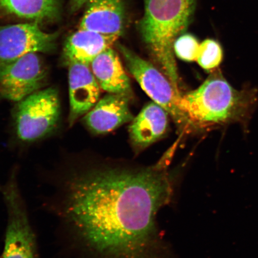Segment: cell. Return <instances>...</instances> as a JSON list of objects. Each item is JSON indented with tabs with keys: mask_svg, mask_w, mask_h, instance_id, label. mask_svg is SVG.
Returning <instances> with one entry per match:
<instances>
[{
	"mask_svg": "<svg viewBox=\"0 0 258 258\" xmlns=\"http://www.w3.org/2000/svg\"><path fill=\"white\" fill-rule=\"evenodd\" d=\"M88 1L89 0H72L71 10L73 12L79 11Z\"/></svg>",
	"mask_w": 258,
	"mask_h": 258,
	"instance_id": "cell-18",
	"label": "cell"
},
{
	"mask_svg": "<svg viewBox=\"0 0 258 258\" xmlns=\"http://www.w3.org/2000/svg\"><path fill=\"white\" fill-rule=\"evenodd\" d=\"M46 79V69L37 53L25 54L0 66V99L20 102L39 90Z\"/></svg>",
	"mask_w": 258,
	"mask_h": 258,
	"instance_id": "cell-7",
	"label": "cell"
},
{
	"mask_svg": "<svg viewBox=\"0 0 258 258\" xmlns=\"http://www.w3.org/2000/svg\"><path fill=\"white\" fill-rule=\"evenodd\" d=\"M62 0H0V11L32 22H52L59 18Z\"/></svg>",
	"mask_w": 258,
	"mask_h": 258,
	"instance_id": "cell-15",
	"label": "cell"
},
{
	"mask_svg": "<svg viewBox=\"0 0 258 258\" xmlns=\"http://www.w3.org/2000/svg\"><path fill=\"white\" fill-rule=\"evenodd\" d=\"M79 29L120 37L124 33L125 11L123 0H89Z\"/></svg>",
	"mask_w": 258,
	"mask_h": 258,
	"instance_id": "cell-10",
	"label": "cell"
},
{
	"mask_svg": "<svg viewBox=\"0 0 258 258\" xmlns=\"http://www.w3.org/2000/svg\"><path fill=\"white\" fill-rule=\"evenodd\" d=\"M0 258H2V257H0Z\"/></svg>",
	"mask_w": 258,
	"mask_h": 258,
	"instance_id": "cell-19",
	"label": "cell"
},
{
	"mask_svg": "<svg viewBox=\"0 0 258 258\" xmlns=\"http://www.w3.org/2000/svg\"><path fill=\"white\" fill-rule=\"evenodd\" d=\"M69 67V122L72 125L98 102L100 86L89 64L74 62Z\"/></svg>",
	"mask_w": 258,
	"mask_h": 258,
	"instance_id": "cell-9",
	"label": "cell"
},
{
	"mask_svg": "<svg viewBox=\"0 0 258 258\" xmlns=\"http://www.w3.org/2000/svg\"><path fill=\"white\" fill-rule=\"evenodd\" d=\"M257 92L249 86L233 88L217 71L198 89L182 96L180 108L200 126L239 123L246 130L257 104Z\"/></svg>",
	"mask_w": 258,
	"mask_h": 258,
	"instance_id": "cell-2",
	"label": "cell"
},
{
	"mask_svg": "<svg viewBox=\"0 0 258 258\" xmlns=\"http://www.w3.org/2000/svg\"><path fill=\"white\" fill-rule=\"evenodd\" d=\"M90 67L102 90L112 94L131 96L130 80L117 53L111 47L95 57Z\"/></svg>",
	"mask_w": 258,
	"mask_h": 258,
	"instance_id": "cell-13",
	"label": "cell"
},
{
	"mask_svg": "<svg viewBox=\"0 0 258 258\" xmlns=\"http://www.w3.org/2000/svg\"><path fill=\"white\" fill-rule=\"evenodd\" d=\"M56 89L39 90L19 102L15 112L16 135L22 141L40 140L55 127L60 115Z\"/></svg>",
	"mask_w": 258,
	"mask_h": 258,
	"instance_id": "cell-5",
	"label": "cell"
},
{
	"mask_svg": "<svg viewBox=\"0 0 258 258\" xmlns=\"http://www.w3.org/2000/svg\"><path fill=\"white\" fill-rule=\"evenodd\" d=\"M168 112L152 102L143 109L129 128L130 136L135 146L143 148L159 140L167 131Z\"/></svg>",
	"mask_w": 258,
	"mask_h": 258,
	"instance_id": "cell-14",
	"label": "cell"
},
{
	"mask_svg": "<svg viewBox=\"0 0 258 258\" xmlns=\"http://www.w3.org/2000/svg\"><path fill=\"white\" fill-rule=\"evenodd\" d=\"M128 100V96L109 93L87 113L86 124L95 133L102 134L114 131L134 120L129 109Z\"/></svg>",
	"mask_w": 258,
	"mask_h": 258,
	"instance_id": "cell-11",
	"label": "cell"
},
{
	"mask_svg": "<svg viewBox=\"0 0 258 258\" xmlns=\"http://www.w3.org/2000/svg\"><path fill=\"white\" fill-rule=\"evenodd\" d=\"M129 71L142 89L154 102L168 112L177 123L188 120L180 108L182 96L172 83L156 67L123 45L118 44Z\"/></svg>",
	"mask_w": 258,
	"mask_h": 258,
	"instance_id": "cell-6",
	"label": "cell"
},
{
	"mask_svg": "<svg viewBox=\"0 0 258 258\" xmlns=\"http://www.w3.org/2000/svg\"><path fill=\"white\" fill-rule=\"evenodd\" d=\"M8 214L5 249L2 258H37L36 238L32 230L14 170L0 187Z\"/></svg>",
	"mask_w": 258,
	"mask_h": 258,
	"instance_id": "cell-4",
	"label": "cell"
},
{
	"mask_svg": "<svg viewBox=\"0 0 258 258\" xmlns=\"http://www.w3.org/2000/svg\"><path fill=\"white\" fill-rule=\"evenodd\" d=\"M59 33L42 30L37 22L0 26V66L30 53L55 49Z\"/></svg>",
	"mask_w": 258,
	"mask_h": 258,
	"instance_id": "cell-8",
	"label": "cell"
},
{
	"mask_svg": "<svg viewBox=\"0 0 258 258\" xmlns=\"http://www.w3.org/2000/svg\"><path fill=\"white\" fill-rule=\"evenodd\" d=\"M167 166L101 164L61 177L53 210L77 251L87 258H177L157 222L183 177Z\"/></svg>",
	"mask_w": 258,
	"mask_h": 258,
	"instance_id": "cell-1",
	"label": "cell"
},
{
	"mask_svg": "<svg viewBox=\"0 0 258 258\" xmlns=\"http://www.w3.org/2000/svg\"><path fill=\"white\" fill-rule=\"evenodd\" d=\"M118 37L79 29L67 38L63 57L68 64L77 62L89 64L103 51L111 48Z\"/></svg>",
	"mask_w": 258,
	"mask_h": 258,
	"instance_id": "cell-12",
	"label": "cell"
},
{
	"mask_svg": "<svg viewBox=\"0 0 258 258\" xmlns=\"http://www.w3.org/2000/svg\"><path fill=\"white\" fill-rule=\"evenodd\" d=\"M223 56V50L218 41L206 39L200 44L197 61L203 69L212 70L221 64Z\"/></svg>",
	"mask_w": 258,
	"mask_h": 258,
	"instance_id": "cell-16",
	"label": "cell"
},
{
	"mask_svg": "<svg viewBox=\"0 0 258 258\" xmlns=\"http://www.w3.org/2000/svg\"><path fill=\"white\" fill-rule=\"evenodd\" d=\"M144 14L139 22V30L152 53L177 92L179 77L173 55L177 37L191 24L196 0H143Z\"/></svg>",
	"mask_w": 258,
	"mask_h": 258,
	"instance_id": "cell-3",
	"label": "cell"
},
{
	"mask_svg": "<svg viewBox=\"0 0 258 258\" xmlns=\"http://www.w3.org/2000/svg\"><path fill=\"white\" fill-rule=\"evenodd\" d=\"M200 44L195 37L191 34L180 35L174 43L173 49L180 59L183 60H196L198 57Z\"/></svg>",
	"mask_w": 258,
	"mask_h": 258,
	"instance_id": "cell-17",
	"label": "cell"
}]
</instances>
